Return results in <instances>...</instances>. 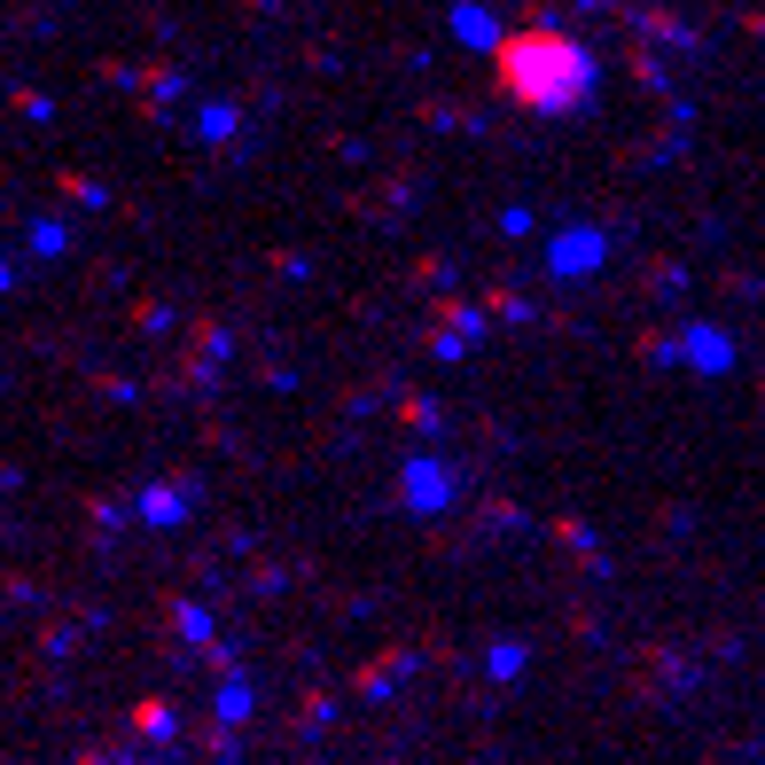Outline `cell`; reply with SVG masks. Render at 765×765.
<instances>
[{
	"label": "cell",
	"mask_w": 765,
	"mask_h": 765,
	"mask_svg": "<svg viewBox=\"0 0 765 765\" xmlns=\"http://www.w3.org/2000/svg\"><path fill=\"white\" fill-rule=\"evenodd\" d=\"M492 87L532 118H562L593 95V55H586V40L555 32V24H524L492 47Z\"/></svg>",
	"instance_id": "1"
}]
</instances>
